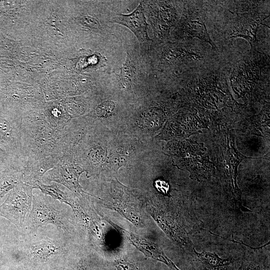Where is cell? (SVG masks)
<instances>
[{"label": "cell", "mask_w": 270, "mask_h": 270, "mask_svg": "<svg viewBox=\"0 0 270 270\" xmlns=\"http://www.w3.org/2000/svg\"><path fill=\"white\" fill-rule=\"evenodd\" d=\"M22 168L42 164L54 168L66 150L69 134L52 128L42 114L28 115L22 120Z\"/></svg>", "instance_id": "1"}, {"label": "cell", "mask_w": 270, "mask_h": 270, "mask_svg": "<svg viewBox=\"0 0 270 270\" xmlns=\"http://www.w3.org/2000/svg\"><path fill=\"white\" fill-rule=\"evenodd\" d=\"M170 146V153L174 157L176 165L188 170L192 179L201 182L213 174L214 168L206 154L202 144L186 140L172 143Z\"/></svg>", "instance_id": "2"}, {"label": "cell", "mask_w": 270, "mask_h": 270, "mask_svg": "<svg viewBox=\"0 0 270 270\" xmlns=\"http://www.w3.org/2000/svg\"><path fill=\"white\" fill-rule=\"evenodd\" d=\"M65 257L63 244L46 237L28 244L22 261L30 270H56Z\"/></svg>", "instance_id": "3"}, {"label": "cell", "mask_w": 270, "mask_h": 270, "mask_svg": "<svg viewBox=\"0 0 270 270\" xmlns=\"http://www.w3.org/2000/svg\"><path fill=\"white\" fill-rule=\"evenodd\" d=\"M33 189L32 186L22 182L8 193L0 206V216L8 220L20 230L26 214L32 208Z\"/></svg>", "instance_id": "4"}, {"label": "cell", "mask_w": 270, "mask_h": 270, "mask_svg": "<svg viewBox=\"0 0 270 270\" xmlns=\"http://www.w3.org/2000/svg\"><path fill=\"white\" fill-rule=\"evenodd\" d=\"M52 198L42 193L33 194L32 206L26 222L27 229L30 233L48 224L68 231L63 214L54 207Z\"/></svg>", "instance_id": "5"}, {"label": "cell", "mask_w": 270, "mask_h": 270, "mask_svg": "<svg viewBox=\"0 0 270 270\" xmlns=\"http://www.w3.org/2000/svg\"><path fill=\"white\" fill-rule=\"evenodd\" d=\"M84 172L85 170L76 162L74 157L64 155L44 176L48 182L60 184L74 193L92 196L84 192L80 184V176Z\"/></svg>", "instance_id": "6"}, {"label": "cell", "mask_w": 270, "mask_h": 270, "mask_svg": "<svg viewBox=\"0 0 270 270\" xmlns=\"http://www.w3.org/2000/svg\"><path fill=\"white\" fill-rule=\"evenodd\" d=\"M111 22L117 23L128 27L135 34L138 40H150L147 32L148 24L141 4L128 14H119L112 18Z\"/></svg>", "instance_id": "7"}, {"label": "cell", "mask_w": 270, "mask_h": 270, "mask_svg": "<svg viewBox=\"0 0 270 270\" xmlns=\"http://www.w3.org/2000/svg\"><path fill=\"white\" fill-rule=\"evenodd\" d=\"M154 215L160 226L172 240L183 246H192L185 230L171 216L156 210Z\"/></svg>", "instance_id": "8"}, {"label": "cell", "mask_w": 270, "mask_h": 270, "mask_svg": "<svg viewBox=\"0 0 270 270\" xmlns=\"http://www.w3.org/2000/svg\"><path fill=\"white\" fill-rule=\"evenodd\" d=\"M42 114L52 128L59 130H64L72 118L61 101L48 104Z\"/></svg>", "instance_id": "9"}, {"label": "cell", "mask_w": 270, "mask_h": 270, "mask_svg": "<svg viewBox=\"0 0 270 270\" xmlns=\"http://www.w3.org/2000/svg\"><path fill=\"white\" fill-rule=\"evenodd\" d=\"M193 250L202 270H228L234 262L233 259L222 258L216 253L206 251L198 252L194 248Z\"/></svg>", "instance_id": "10"}, {"label": "cell", "mask_w": 270, "mask_h": 270, "mask_svg": "<svg viewBox=\"0 0 270 270\" xmlns=\"http://www.w3.org/2000/svg\"><path fill=\"white\" fill-rule=\"evenodd\" d=\"M22 168L16 164L0 172V200L10 190L22 182Z\"/></svg>", "instance_id": "11"}, {"label": "cell", "mask_w": 270, "mask_h": 270, "mask_svg": "<svg viewBox=\"0 0 270 270\" xmlns=\"http://www.w3.org/2000/svg\"><path fill=\"white\" fill-rule=\"evenodd\" d=\"M185 29L186 34L191 38H198L213 46V43L207 32L204 22L200 17L191 16L186 20Z\"/></svg>", "instance_id": "12"}, {"label": "cell", "mask_w": 270, "mask_h": 270, "mask_svg": "<svg viewBox=\"0 0 270 270\" xmlns=\"http://www.w3.org/2000/svg\"><path fill=\"white\" fill-rule=\"evenodd\" d=\"M237 270H270V260L264 256L244 253Z\"/></svg>", "instance_id": "13"}, {"label": "cell", "mask_w": 270, "mask_h": 270, "mask_svg": "<svg viewBox=\"0 0 270 270\" xmlns=\"http://www.w3.org/2000/svg\"><path fill=\"white\" fill-rule=\"evenodd\" d=\"M37 188L40 190L43 194L50 196L52 199L56 200L62 204H68L72 208L76 204L72 198L66 192L62 190L56 183L47 185L42 182L38 186Z\"/></svg>", "instance_id": "14"}, {"label": "cell", "mask_w": 270, "mask_h": 270, "mask_svg": "<svg viewBox=\"0 0 270 270\" xmlns=\"http://www.w3.org/2000/svg\"><path fill=\"white\" fill-rule=\"evenodd\" d=\"M125 63L120 68V72L118 76L122 84L126 88H132L136 78V68L128 53Z\"/></svg>", "instance_id": "15"}, {"label": "cell", "mask_w": 270, "mask_h": 270, "mask_svg": "<svg viewBox=\"0 0 270 270\" xmlns=\"http://www.w3.org/2000/svg\"><path fill=\"white\" fill-rule=\"evenodd\" d=\"M262 21L260 20H256L244 24V26H242L239 30L236 31L232 38H243L248 41L252 46L256 41L257 29Z\"/></svg>", "instance_id": "16"}, {"label": "cell", "mask_w": 270, "mask_h": 270, "mask_svg": "<svg viewBox=\"0 0 270 270\" xmlns=\"http://www.w3.org/2000/svg\"><path fill=\"white\" fill-rule=\"evenodd\" d=\"M56 270H94L88 258L75 259L66 256Z\"/></svg>", "instance_id": "17"}, {"label": "cell", "mask_w": 270, "mask_h": 270, "mask_svg": "<svg viewBox=\"0 0 270 270\" xmlns=\"http://www.w3.org/2000/svg\"><path fill=\"white\" fill-rule=\"evenodd\" d=\"M144 122L140 123L150 128L158 129L163 123V115L158 111H149L144 115Z\"/></svg>", "instance_id": "18"}, {"label": "cell", "mask_w": 270, "mask_h": 270, "mask_svg": "<svg viewBox=\"0 0 270 270\" xmlns=\"http://www.w3.org/2000/svg\"><path fill=\"white\" fill-rule=\"evenodd\" d=\"M114 104L112 101H105L96 108V114L98 117H106L110 115L114 108Z\"/></svg>", "instance_id": "19"}, {"label": "cell", "mask_w": 270, "mask_h": 270, "mask_svg": "<svg viewBox=\"0 0 270 270\" xmlns=\"http://www.w3.org/2000/svg\"><path fill=\"white\" fill-rule=\"evenodd\" d=\"M80 23L84 26L97 32H100L102 26L98 21L90 16H84L80 19Z\"/></svg>", "instance_id": "20"}, {"label": "cell", "mask_w": 270, "mask_h": 270, "mask_svg": "<svg viewBox=\"0 0 270 270\" xmlns=\"http://www.w3.org/2000/svg\"><path fill=\"white\" fill-rule=\"evenodd\" d=\"M127 162V155L120 152L114 154L110 160V163L116 171L121 166L126 165Z\"/></svg>", "instance_id": "21"}, {"label": "cell", "mask_w": 270, "mask_h": 270, "mask_svg": "<svg viewBox=\"0 0 270 270\" xmlns=\"http://www.w3.org/2000/svg\"><path fill=\"white\" fill-rule=\"evenodd\" d=\"M115 266L117 270H138L134 264L124 259L116 260Z\"/></svg>", "instance_id": "22"}, {"label": "cell", "mask_w": 270, "mask_h": 270, "mask_svg": "<svg viewBox=\"0 0 270 270\" xmlns=\"http://www.w3.org/2000/svg\"><path fill=\"white\" fill-rule=\"evenodd\" d=\"M155 186L158 190L164 194H167L169 191L168 184L164 180H158L155 182Z\"/></svg>", "instance_id": "23"}]
</instances>
